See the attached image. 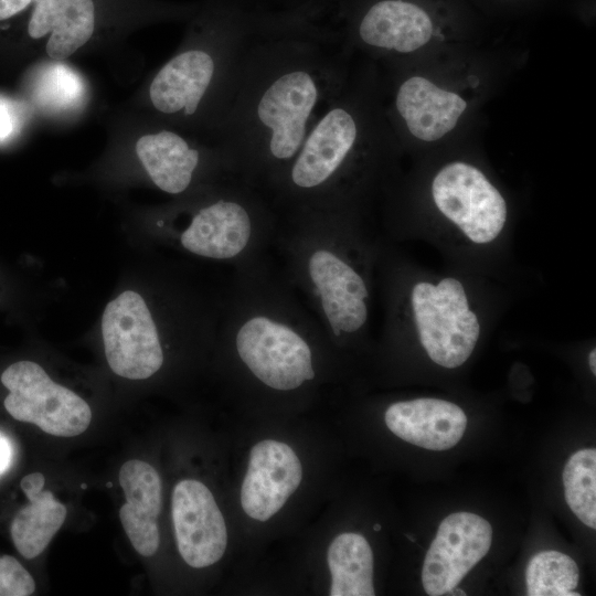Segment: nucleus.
<instances>
[{"label":"nucleus","instance_id":"obj_12","mask_svg":"<svg viewBox=\"0 0 596 596\" xmlns=\"http://www.w3.org/2000/svg\"><path fill=\"white\" fill-rule=\"evenodd\" d=\"M467 100L429 78L412 74L395 83L392 114L413 139L434 142L453 131L466 113Z\"/></svg>","mask_w":596,"mask_h":596},{"label":"nucleus","instance_id":"obj_20","mask_svg":"<svg viewBox=\"0 0 596 596\" xmlns=\"http://www.w3.org/2000/svg\"><path fill=\"white\" fill-rule=\"evenodd\" d=\"M578 578L579 571L575 561L554 550L535 554L525 571L530 596H579L574 592Z\"/></svg>","mask_w":596,"mask_h":596},{"label":"nucleus","instance_id":"obj_7","mask_svg":"<svg viewBox=\"0 0 596 596\" xmlns=\"http://www.w3.org/2000/svg\"><path fill=\"white\" fill-rule=\"evenodd\" d=\"M236 350L249 371L274 390H294L315 377L311 350L305 339L266 316L252 317L241 326Z\"/></svg>","mask_w":596,"mask_h":596},{"label":"nucleus","instance_id":"obj_11","mask_svg":"<svg viewBox=\"0 0 596 596\" xmlns=\"http://www.w3.org/2000/svg\"><path fill=\"white\" fill-rule=\"evenodd\" d=\"M301 462L286 443L266 439L253 446L241 488L244 512L257 521L275 515L297 490Z\"/></svg>","mask_w":596,"mask_h":596},{"label":"nucleus","instance_id":"obj_18","mask_svg":"<svg viewBox=\"0 0 596 596\" xmlns=\"http://www.w3.org/2000/svg\"><path fill=\"white\" fill-rule=\"evenodd\" d=\"M44 483L41 472L26 475L21 480L29 503L13 518L10 532L14 546L25 558L40 555L66 518V507L50 490L43 489Z\"/></svg>","mask_w":596,"mask_h":596},{"label":"nucleus","instance_id":"obj_25","mask_svg":"<svg viewBox=\"0 0 596 596\" xmlns=\"http://www.w3.org/2000/svg\"><path fill=\"white\" fill-rule=\"evenodd\" d=\"M260 4L272 8H292L304 4L310 0H254Z\"/></svg>","mask_w":596,"mask_h":596},{"label":"nucleus","instance_id":"obj_9","mask_svg":"<svg viewBox=\"0 0 596 596\" xmlns=\"http://www.w3.org/2000/svg\"><path fill=\"white\" fill-rule=\"evenodd\" d=\"M172 521L179 553L194 568L219 562L227 545L225 520L210 489L184 479L172 492Z\"/></svg>","mask_w":596,"mask_h":596},{"label":"nucleus","instance_id":"obj_16","mask_svg":"<svg viewBox=\"0 0 596 596\" xmlns=\"http://www.w3.org/2000/svg\"><path fill=\"white\" fill-rule=\"evenodd\" d=\"M28 24L29 35L40 39L51 33L46 53L63 60L83 46L93 35L95 8L92 0H35Z\"/></svg>","mask_w":596,"mask_h":596},{"label":"nucleus","instance_id":"obj_4","mask_svg":"<svg viewBox=\"0 0 596 596\" xmlns=\"http://www.w3.org/2000/svg\"><path fill=\"white\" fill-rule=\"evenodd\" d=\"M1 382L9 390L4 408L14 419L58 437H74L88 428L92 409L87 402L55 383L38 363H12L1 374Z\"/></svg>","mask_w":596,"mask_h":596},{"label":"nucleus","instance_id":"obj_28","mask_svg":"<svg viewBox=\"0 0 596 596\" xmlns=\"http://www.w3.org/2000/svg\"><path fill=\"white\" fill-rule=\"evenodd\" d=\"M381 528H382V526H381L380 524H374V525H373L374 531H380Z\"/></svg>","mask_w":596,"mask_h":596},{"label":"nucleus","instance_id":"obj_1","mask_svg":"<svg viewBox=\"0 0 596 596\" xmlns=\"http://www.w3.org/2000/svg\"><path fill=\"white\" fill-rule=\"evenodd\" d=\"M327 4L255 45L215 127L225 163L247 180L272 184L349 77V47L327 22Z\"/></svg>","mask_w":596,"mask_h":596},{"label":"nucleus","instance_id":"obj_17","mask_svg":"<svg viewBox=\"0 0 596 596\" xmlns=\"http://www.w3.org/2000/svg\"><path fill=\"white\" fill-rule=\"evenodd\" d=\"M136 152L151 181L170 194L182 193L191 185L203 157L200 148L169 129L140 137Z\"/></svg>","mask_w":596,"mask_h":596},{"label":"nucleus","instance_id":"obj_6","mask_svg":"<svg viewBox=\"0 0 596 596\" xmlns=\"http://www.w3.org/2000/svg\"><path fill=\"white\" fill-rule=\"evenodd\" d=\"M102 336L107 363L115 374L145 380L162 366L156 323L145 299L135 290H125L107 304Z\"/></svg>","mask_w":596,"mask_h":596},{"label":"nucleus","instance_id":"obj_15","mask_svg":"<svg viewBox=\"0 0 596 596\" xmlns=\"http://www.w3.org/2000/svg\"><path fill=\"white\" fill-rule=\"evenodd\" d=\"M119 483L126 498L119 510L121 525L135 550L142 556H152L160 543L157 524L162 505L160 476L150 464L130 459L119 469Z\"/></svg>","mask_w":596,"mask_h":596},{"label":"nucleus","instance_id":"obj_13","mask_svg":"<svg viewBox=\"0 0 596 596\" xmlns=\"http://www.w3.org/2000/svg\"><path fill=\"white\" fill-rule=\"evenodd\" d=\"M308 274L336 336L352 333L365 323L368 288L348 263L328 249H318L309 257Z\"/></svg>","mask_w":596,"mask_h":596},{"label":"nucleus","instance_id":"obj_2","mask_svg":"<svg viewBox=\"0 0 596 596\" xmlns=\"http://www.w3.org/2000/svg\"><path fill=\"white\" fill-rule=\"evenodd\" d=\"M376 110L371 81L351 83L348 77L272 187L308 205L324 203L355 161L372 155L384 139Z\"/></svg>","mask_w":596,"mask_h":596},{"label":"nucleus","instance_id":"obj_21","mask_svg":"<svg viewBox=\"0 0 596 596\" xmlns=\"http://www.w3.org/2000/svg\"><path fill=\"white\" fill-rule=\"evenodd\" d=\"M565 500L585 525L596 528V450L581 449L567 460L563 470Z\"/></svg>","mask_w":596,"mask_h":596},{"label":"nucleus","instance_id":"obj_10","mask_svg":"<svg viewBox=\"0 0 596 596\" xmlns=\"http://www.w3.org/2000/svg\"><path fill=\"white\" fill-rule=\"evenodd\" d=\"M255 210L252 198L237 189L216 196L192 216L181 234V245L202 257L233 258L249 242Z\"/></svg>","mask_w":596,"mask_h":596},{"label":"nucleus","instance_id":"obj_22","mask_svg":"<svg viewBox=\"0 0 596 596\" xmlns=\"http://www.w3.org/2000/svg\"><path fill=\"white\" fill-rule=\"evenodd\" d=\"M35 582L31 574L11 555L0 557V596L33 594Z\"/></svg>","mask_w":596,"mask_h":596},{"label":"nucleus","instance_id":"obj_23","mask_svg":"<svg viewBox=\"0 0 596 596\" xmlns=\"http://www.w3.org/2000/svg\"><path fill=\"white\" fill-rule=\"evenodd\" d=\"M35 0H0V21L21 12Z\"/></svg>","mask_w":596,"mask_h":596},{"label":"nucleus","instance_id":"obj_8","mask_svg":"<svg viewBox=\"0 0 596 596\" xmlns=\"http://www.w3.org/2000/svg\"><path fill=\"white\" fill-rule=\"evenodd\" d=\"M492 542L490 523L471 512H455L439 524L422 570L425 592L448 594L488 553Z\"/></svg>","mask_w":596,"mask_h":596},{"label":"nucleus","instance_id":"obj_5","mask_svg":"<svg viewBox=\"0 0 596 596\" xmlns=\"http://www.w3.org/2000/svg\"><path fill=\"white\" fill-rule=\"evenodd\" d=\"M439 212L473 243L486 244L502 231L505 200L477 167L462 161L444 166L432 183Z\"/></svg>","mask_w":596,"mask_h":596},{"label":"nucleus","instance_id":"obj_26","mask_svg":"<svg viewBox=\"0 0 596 596\" xmlns=\"http://www.w3.org/2000/svg\"><path fill=\"white\" fill-rule=\"evenodd\" d=\"M11 457V450L8 441L0 436V473L7 468Z\"/></svg>","mask_w":596,"mask_h":596},{"label":"nucleus","instance_id":"obj_27","mask_svg":"<svg viewBox=\"0 0 596 596\" xmlns=\"http://www.w3.org/2000/svg\"><path fill=\"white\" fill-rule=\"evenodd\" d=\"M588 363H589L592 373L595 375L596 374V350L595 349H593L588 355Z\"/></svg>","mask_w":596,"mask_h":596},{"label":"nucleus","instance_id":"obj_14","mask_svg":"<svg viewBox=\"0 0 596 596\" xmlns=\"http://www.w3.org/2000/svg\"><path fill=\"white\" fill-rule=\"evenodd\" d=\"M387 428L401 439L429 450H446L464 436L467 416L456 404L439 398H415L390 405Z\"/></svg>","mask_w":596,"mask_h":596},{"label":"nucleus","instance_id":"obj_24","mask_svg":"<svg viewBox=\"0 0 596 596\" xmlns=\"http://www.w3.org/2000/svg\"><path fill=\"white\" fill-rule=\"evenodd\" d=\"M12 130V120L8 108L0 103V138L7 137Z\"/></svg>","mask_w":596,"mask_h":596},{"label":"nucleus","instance_id":"obj_3","mask_svg":"<svg viewBox=\"0 0 596 596\" xmlns=\"http://www.w3.org/2000/svg\"><path fill=\"white\" fill-rule=\"evenodd\" d=\"M412 308L419 341L430 360L447 369L464 364L477 344L480 324L462 284L455 278L437 285L421 281L412 290Z\"/></svg>","mask_w":596,"mask_h":596},{"label":"nucleus","instance_id":"obj_19","mask_svg":"<svg viewBox=\"0 0 596 596\" xmlns=\"http://www.w3.org/2000/svg\"><path fill=\"white\" fill-rule=\"evenodd\" d=\"M331 596H374L373 553L366 539L353 532L336 536L327 552Z\"/></svg>","mask_w":596,"mask_h":596}]
</instances>
